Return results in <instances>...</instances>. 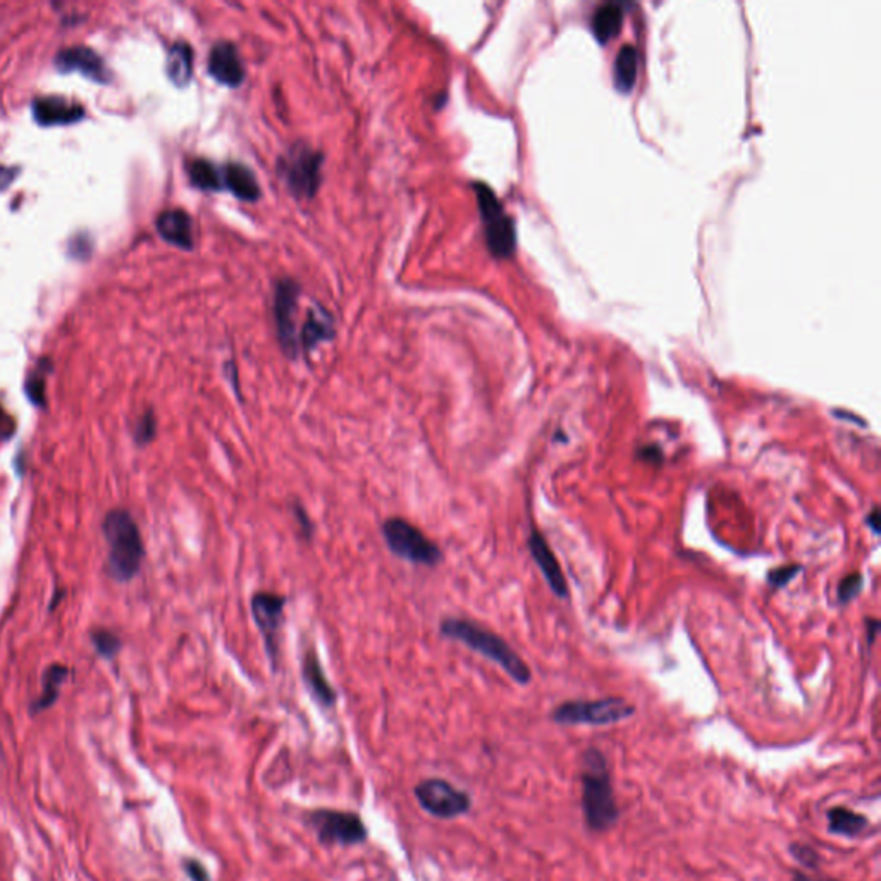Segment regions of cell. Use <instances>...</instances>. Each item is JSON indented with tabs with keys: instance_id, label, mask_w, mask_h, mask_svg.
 Segmentation results:
<instances>
[{
	"instance_id": "7",
	"label": "cell",
	"mask_w": 881,
	"mask_h": 881,
	"mask_svg": "<svg viewBox=\"0 0 881 881\" xmlns=\"http://www.w3.org/2000/svg\"><path fill=\"white\" fill-rule=\"evenodd\" d=\"M286 602H288L286 596L270 591H259L250 600L251 617L259 629V634L264 640L267 659L270 663L272 671H278L279 668L281 629L284 623Z\"/></svg>"
},
{
	"instance_id": "12",
	"label": "cell",
	"mask_w": 881,
	"mask_h": 881,
	"mask_svg": "<svg viewBox=\"0 0 881 881\" xmlns=\"http://www.w3.org/2000/svg\"><path fill=\"white\" fill-rule=\"evenodd\" d=\"M529 551L532 554V560L534 564L539 566L545 581L547 582L549 589L560 598V600H566L568 598V585H566V579H564V572H562V566L558 564L553 549L547 545L545 535L539 532L537 529H532L529 537Z\"/></svg>"
},
{
	"instance_id": "16",
	"label": "cell",
	"mask_w": 881,
	"mask_h": 881,
	"mask_svg": "<svg viewBox=\"0 0 881 881\" xmlns=\"http://www.w3.org/2000/svg\"><path fill=\"white\" fill-rule=\"evenodd\" d=\"M36 123L42 126L70 124L85 116V109L62 97H40L32 106Z\"/></svg>"
},
{
	"instance_id": "3",
	"label": "cell",
	"mask_w": 881,
	"mask_h": 881,
	"mask_svg": "<svg viewBox=\"0 0 881 881\" xmlns=\"http://www.w3.org/2000/svg\"><path fill=\"white\" fill-rule=\"evenodd\" d=\"M102 529L109 546L107 564L110 577L118 582L135 579L145 556L143 539L135 518L129 511H109Z\"/></svg>"
},
{
	"instance_id": "31",
	"label": "cell",
	"mask_w": 881,
	"mask_h": 881,
	"mask_svg": "<svg viewBox=\"0 0 881 881\" xmlns=\"http://www.w3.org/2000/svg\"><path fill=\"white\" fill-rule=\"evenodd\" d=\"M293 515H295V520L298 524V535H300L305 543H312L314 534H316V527H314L312 518L308 516V513L301 507L300 503H295L293 505Z\"/></svg>"
},
{
	"instance_id": "35",
	"label": "cell",
	"mask_w": 881,
	"mask_h": 881,
	"mask_svg": "<svg viewBox=\"0 0 881 881\" xmlns=\"http://www.w3.org/2000/svg\"><path fill=\"white\" fill-rule=\"evenodd\" d=\"M639 457L646 459V461H651V463H661L663 461V451L658 446H644L639 451Z\"/></svg>"
},
{
	"instance_id": "15",
	"label": "cell",
	"mask_w": 881,
	"mask_h": 881,
	"mask_svg": "<svg viewBox=\"0 0 881 881\" xmlns=\"http://www.w3.org/2000/svg\"><path fill=\"white\" fill-rule=\"evenodd\" d=\"M55 66L62 72L80 71L81 74L99 83H107L110 80L106 62L89 47H71L61 51L55 57Z\"/></svg>"
},
{
	"instance_id": "33",
	"label": "cell",
	"mask_w": 881,
	"mask_h": 881,
	"mask_svg": "<svg viewBox=\"0 0 881 881\" xmlns=\"http://www.w3.org/2000/svg\"><path fill=\"white\" fill-rule=\"evenodd\" d=\"M185 871L186 875L190 876L192 881H211V875L209 871L205 869V866L194 859H186L185 861Z\"/></svg>"
},
{
	"instance_id": "5",
	"label": "cell",
	"mask_w": 881,
	"mask_h": 881,
	"mask_svg": "<svg viewBox=\"0 0 881 881\" xmlns=\"http://www.w3.org/2000/svg\"><path fill=\"white\" fill-rule=\"evenodd\" d=\"M474 190L489 251L496 259H508L516 245L513 221L488 185L476 183Z\"/></svg>"
},
{
	"instance_id": "10",
	"label": "cell",
	"mask_w": 881,
	"mask_h": 881,
	"mask_svg": "<svg viewBox=\"0 0 881 881\" xmlns=\"http://www.w3.org/2000/svg\"><path fill=\"white\" fill-rule=\"evenodd\" d=\"M415 797L423 811L440 819L459 818L472 808V799L469 793L440 778L421 782L415 787Z\"/></svg>"
},
{
	"instance_id": "37",
	"label": "cell",
	"mask_w": 881,
	"mask_h": 881,
	"mask_svg": "<svg viewBox=\"0 0 881 881\" xmlns=\"http://www.w3.org/2000/svg\"><path fill=\"white\" fill-rule=\"evenodd\" d=\"M866 625H867V630H869V635H867V642H869V644H873L875 637H876L878 630H880V621H878L876 618H867Z\"/></svg>"
},
{
	"instance_id": "29",
	"label": "cell",
	"mask_w": 881,
	"mask_h": 881,
	"mask_svg": "<svg viewBox=\"0 0 881 881\" xmlns=\"http://www.w3.org/2000/svg\"><path fill=\"white\" fill-rule=\"evenodd\" d=\"M26 396L36 406H45V374L36 371L26 381Z\"/></svg>"
},
{
	"instance_id": "20",
	"label": "cell",
	"mask_w": 881,
	"mask_h": 881,
	"mask_svg": "<svg viewBox=\"0 0 881 881\" xmlns=\"http://www.w3.org/2000/svg\"><path fill=\"white\" fill-rule=\"evenodd\" d=\"M166 71L169 80L177 87H185L190 83L194 74V51L188 43L177 42L171 47Z\"/></svg>"
},
{
	"instance_id": "14",
	"label": "cell",
	"mask_w": 881,
	"mask_h": 881,
	"mask_svg": "<svg viewBox=\"0 0 881 881\" xmlns=\"http://www.w3.org/2000/svg\"><path fill=\"white\" fill-rule=\"evenodd\" d=\"M209 72L215 81L231 89H236L243 83V62L232 43L219 42L217 45H213L209 55Z\"/></svg>"
},
{
	"instance_id": "34",
	"label": "cell",
	"mask_w": 881,
	"mask_h": 881,
	"mask_svg": "<svg viewBox=\"0 0 881 881\" xmlns=\"http://www.w3.org/2000/svg\"><path fill=\"white\" fill-rule=\"evenodd\" d=\"M14 421L5 413V410L0 405V438L7 440L14 432Z\"/></svg>"
},
{
	"instance_id": "13",
	"label": "cell",
	"mask_w": 881,
	"mask_h": 881,
	"mask_svg": "<svg viewBox=\"0 0 881 881\" xmlns=\"http://www.w3.org/2000/svg\"><path fill=\"white\" fill-rule=\"evenodd\" d=\"M301 678H303V684H305V687L308 690L310 697L318 706L327 707V709L335 707L336 701H337V694H336L335 687L331 686V682L327 680V677L324 673V668H322V663H320L317 651L312 646L307 651L303 652V659H301Z\"/></svg>"
},
{
	"instance_id": "21",
	"label": "cell",
	"mask_w": 881,
	"mask_h": 881,
	"mask_svg": "<svg viewBox=\"0 0 881 881\" xmlns=\"http://www.w3.org/2000/svg\"><path fill=\"white\" fill-rule=\"evenodd\" d=\"M623 23V9L617 2L602 4L592 18V32L600 43H606L618 35Z\"/></svg>"
},
{
	"instance_id": "30",
	"label": "cell",
	"mask_w": 881,
	"mask_h": 881,
	"mask_svg": "<svg viewBox=\"0 0 881 881\" xmlns=\"http://www.w3.org/2000/svg\"><path fill=\"white\" fill-rule=\"evenodd\" d=\"M799 572H800V564H785V566H778V568H773V570L768 573L766 581H768V583H770V587H773V589H782V587H785L787 583H791V582H792L793 579L799 575Z\"/></svg>"
},
{
	"instance_id": "17",
	"label": "cell",
	"mask_w": 881,
	"mask_h": 881,
	"mask_svg": "<svg viewBox=\"0 0 881 881\" xmlns=\"http://www.w3.org/2000/svg\"><path fill=\"white\" fill-rule=\"evenodd\" d=\"M157 231L167 243L175 247L183 250L194 248V223L185 211L173 209L162 212L157 217Z\"/></svg>"
},
{
	"instance_id": "24",
	"label": "cell",
	"mask_w": 881,
	"mask_h": 881,
	"mask_svg": "<svg viewBox=\"0 0 881 881\" xmlns=\"http://www.w3.org/2000/svg\"><path fill=\"white\" fill-rule=\"evenodd\" d=\"M827 818H829V829L831 833L835 835H842V837H857L859 833H863L864 829H867V818L859 814V812L850 811L847 808H831L829 812H827Z\"/></svg>"
},
{
	"instance_id": "22",
	"label": "cell",
	"mask_w": 881,
	"mask_h": 881,
	"mask_svg": "<svg viewBox=\"0 0 881 881\" xmlns=\"http://www.w3.org/2000/svg\"><path fill=\"white\" fill-rule=\"evenodd\" d=\"M188 176L192 185L204 192H219L224 190V176L223 167H217L213 162L207 159H194L188 162Z\"/></svg>"
},
{
	"instance_id": "38",
	"label": "cell",
	"mask_w": 881,
	"mask_h": 881,
	"mask_svg": "<svg viewBox=\"0 0 881 881\" xmlns=\"http://www.w3.org/2000/svg\"><path fill=\"white\" fill-rule=\"evenodd\" d=\"M833 415H835L837 419H840V421L848 419L847 422L859 423V425H863V427L866 425V423L863 422V419H859V417H856V415H852V413H847V412H844V410H835V412H833Z\"/></svg>"
},
{
	"instance_id": "1",
	"label": "cell",
	"mask_w": 881,
	"mask_h": 881,
	"mask_svg": "<svg viewBox=\"0 0 881 881\" xmlns=\"http://www.w3.org/2000/svg\"><path fill=\"white\" fill-rule=\"evenodd\" d=\"M440 632L444 639L459 642L470 651L478 652L486 659L493 661L518 686L529 684L532 678L529 665L503 637L494 634L493 630L469 618L448 617L440 620Z\"/></svg>"
},
{
	"instance_id": "4",
	"label": "cell",
	"mask_w": 881,
	"mask_h": 881,
	"mask_svg": "<svg viewBox=\"0 0 881 881\" xmlns=\"http://www.w3.org/2000/svg\"><path fill=\"white\" fill-rule=\"evenodd\" d=\"M381 532L389 551L408 564L438 566L444 560L440 547L405 518L391 516L383 524Z\"/></svg>"
},
{
	"instance_id": "18",
	"label": "cell",
	"mask_w": 881,
	"mask_h": 881,
	"mask_svg": "<svg viewBox=\"0 0 881 881\" xmlns=\"http://www.w3.org/2000/svg\"><path fill=\"white\" fill-rule=\"evenodd\" d=\"M335 337V320L322 307L316 305L305 320L298 335L300 348L305 353H312L320 343Z\"/></svg>"
},
{
	"instance_id": "9",
	"label": "cell",
	"mask_w": 881,
	"mask_h": 881,
	"mask_svg": "<svg viewBox=\"0 0 881 881\" xmlns=\"http://www.w3.org/2000/svg\"><path fill=\"white\" fill-rule=\"evenodd\" d=\"M307 821L322 844L356 846L365 842L369 835L364 821L355 812L317 810L307 816Z\"/></svg>"
},
{
	"instance_id": "19",
	"label": "cell",
	"mask_w": 881,
	"mask_h": 881,
	"mask_svg": "<svg viewBox=\"0 0 881 881\" xmlns=\"http://www.w3.org/2000/svg\"><path fill=\"white\" fill-rule=\"evenodd\" d=\"M224 190H230L240 200L255 202L261 196V186L255 175L243 164H228L223 167Z\"/></svg>"
},
{
	"instance_id": "11",
	"label": "cell",
	"mask_w": 881,
	"mask_h": 881,
	"mask_svg": "<svg viewBox=\"0 0 881 881\" xmlns=\"http://www.w3.org/2000/svg\"><path fill=\"white\" fill-rule=\"evenodd\" d=\"M297 301H298V286L291 279H282L276 289V322H278L282 352L289 358H297L300 352L298 333L295 324Z\"/></svg>"
},
{
	"instance_id": "23",
	"label": "cell",
	"mask_w": 881,
	"mask_h": 881,
	"mask_svg": "<svg viewBox=\"0 0 881 881\" xmlns=\"http://www.w3.org/2000/svg\"><path fill=\"white\" fill-rule=\"evenodd\" d=\"M637 66H639V53L634 45H623L618 51L615 64H613V78H615V87L623 93H629L634 89L635 80H637Z\"/></svg>"
},
{
	"instance_id": "27",
	"label": "cell",
	"mask_w": 881,
	"mask_h": 881,
	"mask_svg": "<svg viewBox=\"0 0 881 881\" xmlns=\"http://www.w3.org/2000/svg\"><path fill=\"white\" fill-rule=\"evenodd\" d=\"M156 434H157L156 413H154V410H147L138 419L137 427H135V440L140 446H145V444L156 440Z\"/></svg>"
},
{
	"instance_id": "32",
	"label": "cell",
	"mask_w": 881,
	"mask_h": 881,
	"mask_svg": "<svg viewBox=\"0 0 881 881\" xmlns=\"http://www.w3.org/2000/svg\"><path fill=\"white\" fill-rule=\"evenodd\" d=\"M791 854L793 856V859L806 867H816L818 863H819V856L818 852L812 848V847L806 846V844H792L791 846Z\"/></svg>"
},
{
	"instance_id": "28",
	"label": "cell",
	"mask_w": 881,
	"mask_h": 881,
	"mask_svg": "<svg viewBox=\"0 0 881 881\" xmlns=\"http://www.w3.org/2000/svg\"><path fill=\"white\" fill-rule=\"evenodd\" d=\"M864 587V577L859 572H852L842 579L838 585V602L847 604L852 600H856Z\"/></svg>"
},
{
	"instance_id": "25",
	"label": "cell",
	"mask_w": 881,
	"mask_h": 881,
	"mask_svg": "<svg viewBox=\"0 0 881 881\" xmlns=\"http://www.w3.org/2000/svg\"><path fill=\"white\" fill-rule=\"evenodd\" d=\"M68 668L62 665H52L49 670L43 673V690L40 699L33 705V711H42L49 706H52L59 696V688L68 677Z\"/></svg>"
},
{
	"instance_id": "26",
	"label": "cell",
	"mask_w": 881,
	"mask_h": 881,
	"mask_svg": "<svg viewBox=\"0 0 881 881\" xmlns=\"http://www.w3.org/2000/svg\"><path fill=\"white\" fill-rule=\"evenodd\" d=\"M91 642L95 646L97 652L100 656H104L107 659L114 658L119 649H121V640L119 637L110 632V630H104V629H99L95 632H91Z\"/></svg>"
},
{
	"instance_id": "36",
	"label": "cell",
	"mask_w": 881,
	"mask_h": 881,
	"mask_svg": "<svg viewBox=\"0 0 881 881\" xmlns=\"http://www.w3.org/2000/svg\"><path fill=\"white\" fill-rule=\"evenodd\" d=\"M866 524L869 526V529L873 534H880V510L878 507H875L871 513H867V518H866Z\"/></svg>"
},
{
	"instance_id": "6",
	"label": "cell",
	"mask_w": 881,
	"mask_h": 881,
	"mask_svg": "<svg viewBox=\"0 0 881 881\" xmlns=\"http://www.w3.org/2000/svg\"><path fill=\"white\" fill-rule=\"evenodd\" d=\"M635 713V707L621 697H606L596 701H566L558 706L551 718L558 725H592L606 726L623 722Z\"/></svg>"
},
{
	"instance_id": "39",
	"label": "cell",
	"mask_w": 881,
	"mask_h": 881,
	"mask_svg": "<svg viewBox=\"0 0 881 881\" xmlns=\"http://www.w3.org/2000/svg\"><path fill=\"white\" fill-rule=\"evenodd\" d=\"M793 881H837V880H811V878H808L806 875H802V873H797V875L793 876Z\"/></svg>"
},
{
	"instance_id": "2",
	"label": "cell",
	"mask_w": 881,
	"mask_h": 881,
	"mask_svg": "<svg viewBox=\"0 0 881 881\" xmlns=\"http://www.w3.org/2000/svg\"><path fill=\"white\" fill-rule=\"evenodd\" d=\"M582 810L587 827L592 831L611 829L620 818L611 776L604 754L591 747L582 756Z\"/></svg>"
},
{
	"instance_id": "8",
	"label": "cell",
	"mask_w": 881,
	"mask_h": 881,
	"mask_svg": "<svg viewBox=\"0 0 881 881\" xmlns=\"http://www.w3.org/2000/svg\"><path fill=\"white\" fill-rule=\"evenodd\" d=\"M322 154L310 147L295 145L279 162V173L288 190L298 198L314 196L322 179Z\"/></svg>"
}]
</instances>
